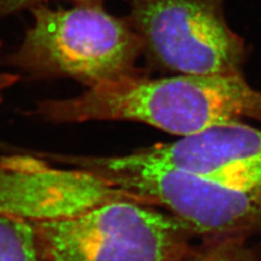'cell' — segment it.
I'll list each match as a JSON object with an SVG mask.
<instances>
[{"mask_svg": "<svg viewBox=\"0 0 261 261\" xmlns=\"http://www.w3.org/2000/svg\"><path fill=\"white\" fill-rule=\"evenodd\" d=\"M54 160L85 169L149 203L167 208L192 232L235 235L261 231V185L232 184L146 165L126 156L54 154Z\"/></svg>", "mask_w": 261, "mask_h": 261, "instance_id": "cell-3", "label": "cell"}, {"mask_svg": "<svg viewBox=\"0 0 261 261\" xmlns=\"http://www.w3.org/2000/svg\"><path fill=\"white\" fill-rule=\"evenodd\" d=\"M28 116L60 124L141 122L185 137L246 119L261 122V92L241 73L163 79L130 75L91 86L67 99L37 102Z\"/></svg>", "mask_w": 261, "mask_h": 261, "instance_id": "cell-1", "label": "cell"}, {"mask_svg": "<svg viewBox=\"0 0 261 261\" xmlns=\"http://www.w3.org/2000/svg\"><path fill=\"white\" fill-rule=\"evenodd\" d=\"M195 261H252V259L238 243L225 242L210 248Z\"/></svg>", "mask_w": 261, "mask_h": 261, "instance_id": "cell-8", "label": "cell"}, {"mask_svg": "<svg viewBox=\"0 0 261 261\" xmlns=\"http://www.w3.org/2000/svg\"><path fill=\"white\" fill-rule=\"evenodd\" d=\"M20 46L0 61L32 80L72 79L88 87L135 75L145 46L135 29L103 10L101 4L69 9L38 5Z\"/></svg>", "mask_w": 261, "mask_h": 261, "instance_id": "cell-2", "label": "cell"}, {"mask_svg": "<svg viewBox=\"0 0 261 261\" xmlns=\"http://www.w3.org/2000/svg\"><path fill=\"white\" fill-rule=\"evenodd\" d=\"M144 45L166 67L193 75L239 74L242 38L227 25L221 0H130Z\"/></svg>", "mask_w": 261, "mask_h": 261, "instance_id": "cell-5", "label": "cell"}, {"mask_svg": "<svg viewBox=\"0 0 261 261\" xmlns=\"http://www.w3.org/2000/svg\"><path fill=\"white\" fill-rule=\"evenodd\" d=\"M149 205L109 201L30 224L47 261H178L190 228L173 215Z\"/></svg>", "mask_w": 261, "mask_h": 261, "instance_id": "cell-4", "label": "cell"}, {"mask_svg": "<svg viewBox=\"0 0 261 261\" xmlns=\"http://www.w3.org/2000/svg\"><path fill=\"white\" fill-rule=\"evenodd\" d=\"M2 48L3 42L0 39V53H2ZM21 77L22 76L20 74H16V73L0 71V102L4 101V96L8 89L18 83Z\"/></svg>", "mask_w": 261, "mask_h": 261, "instance_id": "cell-10", "label": "cell"}, {"mask_svg": "<svg viewBox=\"0 0 261 261\" xmlns=\"http://www.w3.org/2000/svg\"><path fill=\"white\" fill-rule=\"evenodd\" d=\"M51 0H0V22L23 10L32 9L38 5H45ZM76 4H101L102 0H71Z\"/></svg>", "mask_w": 261, "mask_h": 261, "instance_id": "cell-9", "label": "cell"}, {"mask_svg": "<svg viewBox=\"0 0 261 261\" xmlns=\"http://www.w3.org/2000/svg\"><path fill=\"white\" fill-rule=\"evenodd\" d=\"M0 261H47L34 227L4 212H0Z\"/></svg>", "mask_w": 261, "mask_h": 261, "instance_id": "cell-7", "label": "cell"}, {"mask_svg": "<svg viewBox=\"0 0 261 261\" xmlns=\"http://www.w3.org/2000/svg\"><path fill=\"white\" fill-rule=\"evenodd\" d=\"M135 161L233 184H261V129L242 122L209 127L128 154Z\"/></svg>", "mask_w": 261, "mask_h": 261, "instance_id": "cell-6", "label": "cell"}]
</instances>
